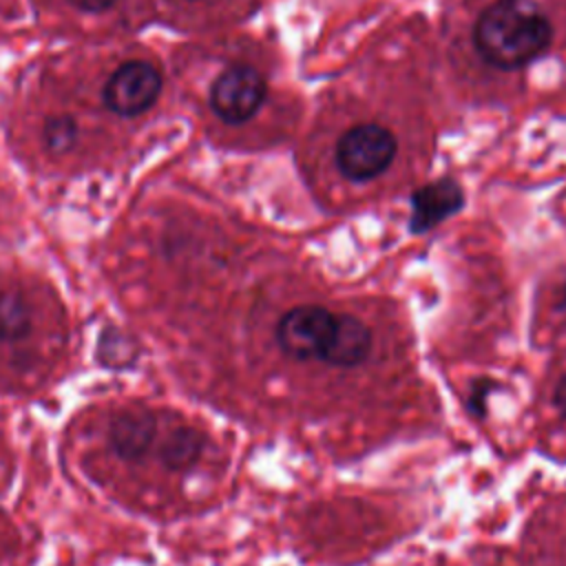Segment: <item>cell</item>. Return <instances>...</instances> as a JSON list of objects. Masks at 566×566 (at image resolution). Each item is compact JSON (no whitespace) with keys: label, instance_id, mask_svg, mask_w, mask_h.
<instances>
[{"label":"cell","instance_id":"9c48e42d","mask_svg":"<svg viewBox=\"0 0 566 566\" xmlns=\"http://www.w3.org/2000/svg\"><path fill=\"white\" fill-rule=\"evenodd\" d=\"M33 329V310L24 294L0 292V343H20Z\"/></svg>","mask_w":566,"mask_h":566},{"label":"cell","instance_id":"3957f363","mask_svg":"<svg viewBox=\"0 0 566 566\" xmlns=\"http://www.w3.org/2000/svg\"><path fill=\"white\" fill-rule=\"evenodd\" d=\"M268 97V82L261 71L250 64L226 66L210 86V108L214 115L239 126L252 119Z\"/></svg>","mask_w":566,"mask_h":566},{"label":"cell","instance_id":"ba28073f","mask_svg":"<svg viewBox=\"0 0 566 566\" xmlns=\"http://www.w3.org/2000/svg\"><path fill=\"white\" fill-rule=\"evenodd\" d=\"M371 329L354 314H336L332 340L323 354V363L332 367H356L371 352Z\"/></svg>","mask_w":566,"mask_h":566},{"label":"cell","instance_id":"6da1fadb","mask_svg":"<svg viewBox=\"0 0 566 566\" xmlns=\"http://www.w3.org/2000/svg\"><path fill=\"white\" fill-rule=\"evenodd\" d=\"M551 40V20L533 0H495L473 27L475 51L500 71L528 66L548 51Z\"/></svg>","mask_w":566,"mask_h":566},{"label":"cell","instance_id":"4fadbf2b","mask_svg":"<svg viewBox=\"0 0 566 566\" xmlns=\"http://www.w3.org/2000/svg\"><path fill=\"white\" fill-rule=\"evenodd\" d=\"M553 405L555 409L566 418V374L557 380L555 391H553Z\"/></svg>","mask_w":566,"mask_h":566},{"label":"cell","instance_id":"52a82bcc","mask_svg":"<svg viewBox=\"0 0 566 566\" xmlns=\"http://www.w3.org/2000/svg\"><path fill=\"white\" fill-rule=\"evenodd\" d=\"M462 203V188L451 179H438L422 186L411 195V232H424L438 226L440 221L458 212Z\"/></svg>","mask_w":566,"mask_h":566},{"label":"cell","instance_id":"30bf717a","mask_svg":"<svg viewBox=\"0 0 566 566\" xmlns=\"http://www.w3.org/2000/svg\"><path fill=\"white\" fill-rule=\"evenodd\" d=\"M203 451V436L190 427H175L159 444V458L164 467L184 471L197 462Z\"/></svg>","mask_w":566,"mask_h":566},{"label":"cell","instance_id":"277c9868","mask_svg":"<svg viewBox=\"0 0 566 566\" xmlns=\"http://www.w3.org/2000/svg\"><path fill=\"white\" fill-rule=\"evenodd\" d=\"M336 325V314L323 305H296L276 323V345L294 360H321Z\"/></svg>","mask_w":566,"mask_h":566},{"label":"cell","instance_id":"5b68a950","mask_svg":"<svg viewBox=\"0 0 566 566\" xmlns=\"http://www.w3.org/2000/svg\"><path fill=\"white\" fill-rule=\"evenodd\" d=\"M161 93V73L146 60H128L119 64L106 80L104 104L122 115L137 117L146 113Z\"/></svg>","mask_w":566,"mask_h":566},{"label":"cell","instance_id":"7c38bea8","mask_svg":"<svg viewBox=\"0 0 566 566\" xmlns=\"http://www.w3.org/2000/svg\"><path fill=\"white\" fill-rule=\"evenodd\" d=\"M73 7L82 9V11H91V13H102L106 9H111L117 0H69Z\"/></svg>","mask_w":566,"mask_h":566},{"label":"cell","instance_id":"8fae6325","mask_svg":"<svg viewBox=\"0 0 566 566\" xmlns=\"http://www.w3.org/2000/svg\"><path fill=\"white\" fill-rule=\"evenodd\" d=\"M42 137H44V144L51 153L64 155V153L75 148L77 137H80V128H77V122L71 115H55V117L46 119Z\"/></svg>","mask_w":566,"mask_h":566},{"label":"cell","instance_id":"8992f818","mask_svg":"<svg viewBox=\"0 0 566 566\" xmlns=\"http://www.w3.org/2000/svg\"><path fill=\"white\" fill-rule=\"evenodd\" d=\"M157 440V418L144 407H128L113 416L108 442L113 453L124 462H142Z\"/></svg>","mask_w":566,"mask_h":566},{"label":"cell","instance_id":"7a4b0ae2","mask_svg":"<svg viewBox=\"0 0 566 566\" xmlns=\"http://www.w3.org/2000/svg\"><path fill=\"white\" fill-rule=\"evenodd\" d=\"M396 157V137L389 128L367 122L347 128L336 144V164L349 181H371Z\"/></svg>","mask_w":566,"mask_h":566}]
</instances>
